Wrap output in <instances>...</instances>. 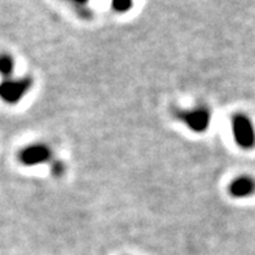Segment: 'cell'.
I'll list each match as a JSON object with an SVG mask.
<instances>
[{"label": "cell", "mask_w": 255, "mask_h": 255, "mask_svg": "<svg viewBox=\"0 0 255 255\" xmlns=\"http://www.w3.org/2000/svg\"><path fill=\"white\" fill-rule=\"evenodd\" d=\"M73 1H74V3H77V4H84L86 1H87V0H73Z\"/></svg>", "instance_id": "obj_9"}, {"label": "cell", "mask_w": 255, "mask_h": 255, "mask_svg": "<svg viewBox=\"0 0 255 255\" xmlns=\"http://www.w3.org/2000/svg\"><path fill=\"white\" fill-rule=\"evenodd\" d=\"M65 170H66V167H65L64 162L60 161V159H55V161H52L51 171H52V174H53V176H56V178H60V176H62V175L65 174Z\"/></svg>", "instance_id": "obj_7"}, {"label": "cell", "mask_w": 255, "mask_h": 255, "mask_svg": "<svg viewBox=\"0 0 255 255\" xmlns=\"http://www.w3.org/2000/svg\"><path fill=\"white\" fill-rule=\"evenodd\" d=\"M132 6V0H113V8L117 12H126Z\"/></svg>", "instance_id": "obj_8"}, {"label": "cell", "mask_w": 255, "mask_h": 255, "mask_svg": "<svg viewBox=\"0 0 255 255\" xmlns=\"http://www.w3.org/2000/svg\"><path fill=\"white\" fill-rule=\"evenodd\" d=\"M228 194L237 200L250 197L255 194V179L250 175H239L231 180L228 185Z\"/></svg>", "instance_id": "obj_5"}, {"label": "cell", "mask_w": 255, "mask_h": 255, "mask_svg": "<svg viewBox=\"0 0 255 255\" xmlns=\"http://www.w3.org/2000/svg\"><path fill=\"white\" fill-rule=\"evenodd\" d=\"M17 158L21 165L26 167H34L53 161V152L51 146L45 142H32L19 149Z\"/></svg>", "instance_id": "obj_4"}, {"label": "cell", "mask_w": 255, "mask_h": 255, "mask_svg": "<svg viewBox=\"0 0 255 255\" xmlns=\"http://www.w3.org/2000/svg\"><path fill=\"white\" fill-rule=\"evenodd\" d=\"M174 117L184 123L192 132H206L211 123V110L206 105H197L189 109H175Z\"/></svg>", "instance_id": "obj_1"}, {"label": "cell", "mask_w": 255, "mask_h": 255, "mask_svg": "<svg viewBox=\"0 0 255 255\" xmlns=\"http://www.w3.org/2000/svg\"><path fill=\"white\" fill-rule=\"evenodd\" d=\"M34 79L30 75L9 78L0 82V100L6 105H16L31 90Z\"/></svg>", "instance_id": "obj_2"}, {"label": "cell", "mask_w": 255, "mask_h": 255, "mask_svg": "<svg viewBox=\"0 0 255 255\" xmlns=\"http://www.w3.org/2000/svg\"><path fill=\"white\" fill-rule=\"evenodd\" d=\"M14 65H16V61L10 53L0 52V77H1V81L13 77Z\"/></svg>", "instance_id": "obj_6"}, {"label": "cell", "mask_w": 255, "mask_h": 255, "mask_svg": "<svg viewBox=\"0 0 255 255\" xmlns=\"http://www.w3.org/2000/svg\"><path fill=\"white\" fill-rule=\"evenodd\" d=\"M231 125L235 142L240 148L244 150H252L255 148V127L250 117L244 113L233 114Z\"/></svg>", "instance_id": "obj_3"}]
</instances>
